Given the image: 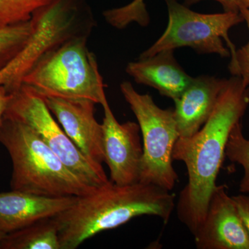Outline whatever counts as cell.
Wrapping results in <instances>:
<instances>
[{
  "label": "cell",
  "instance_id": "2e32d148",
  "mask_svg": "<svg viewBox=\"0 0 249 249\" xmlns=\"http://www.w3.org/2000/svg\"><path fill=\"white\" fill-rule=\"evenodd\" d=\"M225 157L232 163H237L243 168V177L239 185V191L243 194H249V139L244 136L241 121L234 126L231 132Z\"/></svg>",
  "mask_w": 249,
  "mask_h": 249
},
{
  "label": "cell",
  "instance_id": "8fae6325",
  "mask_svg": "<svg viewBox=\"0 0 249 249\" xmlns=\"http://www.w3.org/2000/svg\"><path fill=\"white\" fill-rule=\"evenodd\" d=\"M43 98L49 110L81 153L93 164L103 167V126L95 117L96 103L86 99Z\"/></svg>",
  "mask_w": 249,
  "mask_h": 249
},
{
  "label": "cell",
  "instance_id": "e0dca14e",
  "mask_svg": "<svg viewBox=\"0 0 249 249\" xmlns=\"http://www.w3.org/2000/svg\"><path fill=\"white\" fill-rule=\"evenodd\" d=\"M57 0H0V27L29 22L35 13Z\"/></svg>",
  "mask_w": 249,
  "mask_h": 249
},
{
  "label": "cell",
  "instance_id": "3957f363",
  "mask_svg": "<svg viewBox=\"0 0 249 249\" xmlns=\"http://www.w3.org/2000/svg\"><path fill=\"white\" fill-rule=\"evenodd\" d=\"M0 142L12 160V190L60 197L84 196L97 188L72 173L27 124L4 116Z\"/></svg>",
  "mask_w": 249,
  "mask_h": 249
},
{
  "label": "cell",
  "instance_id": "603a6c76",
  "mask_svg": "<svg viewBox=\"0 0 249 249\" xmlns=\"http://www.w3.org/2000/svg\"><path fill=\"white\" fill-rule=\"evenodd\" d=\"M10 98H11V93L8 91L4 85H0V127L2 124Z\"/></svg>",
  "mask_w": 249,
  "mask_h": 249
},
{
  "label": "cell",
  "instance_id": "d4e9b609",
  "mask_svg": "<svg viewBox=\"0 0 249 249\" xmlns=\"http://www.w3.org/2000/svg\"><path fill=\"white\" fill-rule=\"evenodd\" d=\"M5 235H6V233L0 231V243H1V240H3V238H4Z\"/></svg>",
  "mask_w": 249,
  "mask_h": 249
},
{
  "label": "cell",
  "instance_id": "ba28073f",
  "mask_svg": "<svg viewBox=\"0 0 249 249\" xmlns=\"http://www.w3.org/2000/svg\"><path fill=\"white\" fill-rule=\"evenodd\" d=\"M10 93L4 117L34 129L64 164L89 186L98 188L109 182L103 167L89 161L60 127L42 95L23 83Z\"/></svg>",
  "mask_w": 249,
  "mask_h": 249
},
{
  "label": "cell",
  "instance_id": "277c9868",
  "mask_svg": "<svg viewBox=\"0 0 249 249\" xmlns=\"http://www.w3.org/2000/svg\"><path fill=\"white\" fill-rule=\"evenodd\" d=\"M89 36L69 40L33 67L22 83L44 97L107 101L97 59L88 47Z\"/></svg>",
  "mask_w": 249,
  "mask_h": 249
},
{
  "label": "cell",
  "instance_id": "7a4b0ae2",
  "mask_svg": "<svg viewBox=\"0 0 249 249\" xmlns=\"http://www.w3.org/2000/svg\"><path fill=\"white\" fill-rule=\"evenodd\" d=\"M170 192L152 183L118 185L109 180L92 193L77 196L71 207L53 217L61 249H77L99 232L139 216H155L167 224L175 207Z\"/></svg>",
  "mask_w": 249,
  "mask_h": 249
},
{
  "label": "cell",
  "instance_id": "cb8c5ba5",
  "mask_svg": "<svg viewBox=\"0 0 249 249\" xmlns=\"http://www.w3.org/2000/svg\"><path fill=\"white\" fill-rule=\"evenodd\" d=\"M239 11L242 9H249V0H237Z\"/></svg>",
  "mask_w": 249,
  "mask_h": 249
},
{
  "label": "cell",
  "instance_id": "4fadbf2b",
  "mask_svg": "<svg viewBox=\"0 0 249 249\" xmlns=\"http://www.w3.org/2000/svg\"><path fill=\"white\" fill-rule=\"evenodd\" d=\"M227 80L204 75L192 78L179 97L174 101L178 138L192 137L206 124Z\"/></svg>",
  "mask_w": 249,
  "mask_h": 249
},
{
  "label": "cell",
  "instance_id": "5bb4252c",
  "mask_svg": "<svg viewBox=\"0 0 249 249\" xmlns=\"http://www.w3.org/2000/svg\"><path fill=\"white\" fill-rule=\"evenodd\" d=\"M125 70L136 83L151 87L173 101L179 97L193 78L180 66L173 50L129 62Z\"/></svg>",
  "mask_w": 249,
  "mask_h": 249
},
{
  "label": "cell",
  "instance_id": "7c38bea8",
  "mask_svg": "<svg viewBox=\"0 0 249 249\" xmlns=\"http://www.w3.org/2000/svg\"><path fill=\"white\" fill-rule=\"evenodd\" d=\"M77 196H46L15 191L0 193V231H17L55 217L71 207Z\"/></svg>",
  "mask_w": 249,
  "mask_h": 249
},
{
  "label": "cell",
  "instance_id": "8992f818",
  "mask_svg": "<svg viewBox=\"0 0 249 249\" xmlns=\"http://www.w3.org/2000/svg\"><path fill=\"white\" fill-rule=\"evenodd\" d=\"M120 89L137 118L143 142L140 182L171 191L178 180L173 165V149L179 137L173 109H161L130 82H123Z\"/></svg>",
  "mask_w": 249,
  "mask_h": 249
},
{
  "label": "cell",
  "instance_id": "7402d4cb",
  "mask_svg": "<svg viewBox=\"0 0 249 249\" xmlns=\"http://www.w3.org/2000/svg\"><path fill=\"white\" fill-rule=\"evenodd\" d=\"M184 2L185 4L188 6L196 4L204 0H181ZM212 1H217L221 6L225 12H236L239 13L238 6H237V0H212Z\"/></svg>",
  "mask_w": 249,
  "mask_h": 249
},
{
  "label": "cell",
  "instance_id": "44dd1931",
  "mask_svg": "<svg viewBox=\"0 0 249 249\" xmlns=\"http://www.w3.org/2000/svg\"><path fill=\"white\" fill-rule=\"evenodd\" d=\"M242 223L249 235V196L243 193L232 196Z\"/></svg>",
  "mask_w": 249,
  "mask_h": 249
},
{
  "label": "cell",
  "instance_id": "ffe728a7",
  "mask_svg": "<svg viewBox=\"0 0 249 249\" xmlns=\"http://www.w3.org/2000/svg\"><path fill=\"white\" fill-rule=\"evenodd\" d=\"M240 13L249 31V9H240ZM231 58L229 70L232 76L240 77L245 84L249 86V40L245 46L236 49L235 54Z\"/></svg>",
  "mask_w": 249,
  "mask_h": 249
},
{
  "label": "cell",
  "instance_id": "9c48e42d",
  "mask_svg": "<svg viewBox=\"0 0 249 249\" xmlns=\"http://www.w3.org/2000/svg\"><path fill=\"white\" fill-rule=\"evenodd\" d=\"M103 150L109 168L110 181L118 185L140 182L143 148L138 124H120L114 116L107 100L102 104Z\"/></svg>",
  "mask_w": 249,
  "mask_h": 249
},
{
  "label": "cell",
  "instance_id": "d6986e66",
  "mask_svg": "<svg viewBox=\"0 0 249 249\" xmlns=\"http://www.w3.org/2000/svg\"><path fill=\"white\" fill-rule=\"evenodd\" d=\"M103 14L106 22L117 29H124L133 22L142 27L150 24V16L144 0H133L125 6L107 10Z\"/></svg>",
  "mask_w": 249,
  "mask_h": 249
},
{
  "label": "cell",
  "instance_id": "6da1fadb",
  "mask_svg": "<svg viewBox=\"0 0 249 249\" xmlns=\"http://www.w3.org/2000/svg\"><path fill=\"white\" fill-rule=\"evenodd\" d=\"M249 106V86L240 77L227 79L212 114L196 134L178 138L173 160L182 161L188 183L180 193L178 214L193 234L204 220L225 157L229 136Z\"/></svg>",
  "mask_w": 249,
  "mask_h": 249
},
{
  "label": "cell",
  "instance_id": "52a82bcc",
  "mask_svg": "<svg viewBox=\"0 0 249 249\" xmlns=\"http://www.w3.org/2000/svg\"><path fill=\"white\" fill-rule=\"evenodd\" d=\"M168 23L161 36L139 55L149 58L163 51L190 47L199 53L232 56L236 48L229 37L231 28L244 22L240 13L205 14L192 11L178 0H164Z\"/></svg>",
  "mask_w": 249,
  "mask_h": 249
},
{
  "label": "cell",
  "instance_id": "ac0fdd59",
  "mask_svg": "<svg viewBox=\"0 0 249 249\" xmlns=\"http://www.w3.org/2000/svg\"><path fill=\"white\" fill-rule=\"evenodd\" d=\"M31 22L0 27V71L22 50L31 33Z\"/></svg>",
  "mask_w": 249,
  "mask_h": 249
},
{
  "label": "cell",
  "instance_id": "5b68a950",
  "mask_svg": "<svg viewBox=\"0 0 249 249\" xmlns=\"http://www.w3.org/2000/svg\"><path fill=\"white\" fill-rule=\"evenodd\" d=\"M30 22L25 45L0 71V85L9 92L22 84L23 78L41 59L69 40L89 36L95 25L83 0H57L35 13Z\"/></svg>",
  "mask_w": 249,
  "mask_h": 249
},
{
  "label": "cell",
  "instance_id": "30bf717a",
  "mask_svg": "<svg viewBox=\"0 0 249 249\" xmlns=\"http://www.w3.org/2000/svg\"><path fill=\"white\" fill-rule=\"evenodd\" d=\"M226 185L215 187L203 222L193 234L198 249H249V235Z\"/></svg>",
  "mask_w": 249,
  "mask_h": 249
},
{
  "label": "cell",
  "instance_id": "9a60e30c",
  "mask_svg": "<svg viewBox=\"0 0 249 249\" xmlns=\"http://www.w3.org/2000/svg\"><path fill=\"white\" fill-rule=\"evenodd\" d=\"M53 217L6 234L0 249H61L58 227Z\"/></svg>",
  "mask_w": 249,
  "mask_h": 249
}]
</instances>
